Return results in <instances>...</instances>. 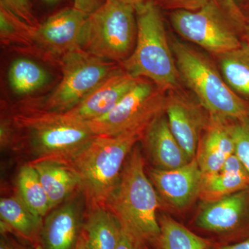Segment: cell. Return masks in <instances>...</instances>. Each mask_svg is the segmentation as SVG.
<instances>
[{"label": "cell", "mask_w": 249, "mask_h": 249, "mask_svg": "<svg viewBox=\"0 0 249 249\" xmlns=\"http://www.w3.org/2000/svg\"><path fill=\"white\" fill-rule=\"evenodd\" d=\"M160 8L170 11L178 10L196 11L204 6L209 0H153Z\"/></svg>", "instance_id": "obj_30"}, {"label": "cell", "mask_w": 249, "mask_h": 249, "mask_svg": "<svg viewBox=\"0 0 249 249\" xmlns=\"http://www.w3.org/2000/svg\"><path fill=\"white\" fill-rule=\"evenodd\" d=\"M167 93L150 80L141 78L106 115L85 123L95 135L117 136L146 129L164 112Z\"/></svg>", "instance_id": "obj_9"}, {"label": "cell", "mask_w": 249, "mask_h": 249, "mask_svg": "<svg viewBox=\"0 0 249 249\" xmlns=\"http://www.w3.org/2000/svg\"><path fill=\"white\" fill-rule=\"evenodd\" d=\"M170 45L181 81L210 115L226 121L249 117V103L229 88L209 57L176 39Z\"/></svg>", "instance_id": "obj_5"}, {"label": "cell", "mask_w": 249, "mask_h": 249, "mask_svg": "<svg viewBox=\"0 0 249 249\" xmlns=\"http://www.w3.org/2000/svg\"><path fill=\"white\" fill-rule=\"evenodd\" d=\"M149 175L160 196L175 209H186L200 196L204 175L196 158L176 169L154 168Z\"/></svg>", "instance_id": "obj_15"}, {"label": "cell", "mask_w": 249, "mask_h": 249, "mask_svg": "<svg viewBox=\"0 0 249 249\" xmlns=\"http://www.w3.org/2000/svg\"><path fill=\"white\" fill-rule=\"evenodd\" d=\"M48 72L30 59H16L10 65L8 80L10 88L18 96H27L40 89L49 80Z\"/></svg>", "instance_id": "obj_22"}, {"label": "cell", "mask_w": 249, "mask_h": 249, "mask_svg": "<svg viewBox=\"0 0 249 249\" xmlns=\"http://www.w3.org/2000/svg\"><path fill=\"white\" fill-rule=\"evenodd\" d=\"M137 36L128 58L119 64L135 78L150 80L162 91L181 89L179 75L160 7L153 0L135 6Z\"/></svg>", "instance_id": "obj_4"}, {"label": "cell", "mask_w": 249, "mask_h": 249, "mask_svg": "<svg viewBox=\"0 0 249 249\" xmlns=\"http://www.w3.org/2000/svg\"><path fill=\"white\" fill-rule=\"evenodd\" d=\"M219 173L230 174V175H240V174H249V175L242 160L235 153L227 157Z\"/></svg>", "instance_id": "obj_32"}, {"label": "cell", "mask_w": 249, "mask_h": 249, "mask_svg": "<svg viewBox=\"0 0 249 249\" xmlns=\"http://www.w3.org/2000/svg\"><path fill=\"white\" fill-rule=\"evenodd\" d=\"M196 231L231 245L249 236V188L207 202L195 221ZM202 234L200 236L202 235Z\"/></svg>", "instance_id": "obj_10"}, {"label": "cell", "mask_w": 249, "mask_h": 249, "mask_svg": "<svg viewBox=\"0 0 249 249\" xmlns=\"http://www.w3.org/2000/svg\"><path fill=\"white\" fill-rule=\"evenodd\" d=\"M236 6L246 18L249 19V0H233Z\"/></svg>", "instance_id": "obj_37"}, {"label": "cell", "mask_w": 249, "mask_h": 249, "mask_svg": "<svg viewBox=\"0 0 249 249\" xmlns=\"http://www.w3.org/2000/svg\"><path fill=\"white\" fill-rule=\"evenodd\" d=\"M34 29L0 6V38L5 47L28 53Z\"/></svg>", "instance_id": "obj_26"}, {"label": "cell", "mask_w": 249, "mask_h": 249, "mask_svg": "<svg viewBox=\"0 0 249 249\" xmlns=\"http://www.w3.org/2000/svg\"><path fill=\"white\" fill-rule=\"evenodd\" d=\"M11 115L17 131V146L27 147L34 157L31 163H65L96 137L85 123L29 103L11 111Z\"/></svg>", "instance_id": "obj_1"}, {"label": "cell", "mask_w": 249, "mask_h": 249, "mask_svg": "<svg viewBox=\"0 0 249 249\" xmlns=\"http://www.w3.org/2000/svg\"><path fill=\"white\" fill-rule=\"evenodd\" d=\"M150 248V247L142 243L138 239L131 235L127 231L122 229L120 241L116 249H149Z\"/></svg>", "instance_id": "obj_33"}, {"label": "cell", "mask_w": 249, "mask_h": 249, "mask_svg": "<svg viewBox=\"0 0 249 249\" xmlns=\"http://www.w3.org/2000/svg\"><path fill=\"white\" fill-rule=\"evenodd\" d=\"M88 16L73 6L52 15L34 28L28 53L58 64L67 53L80 49V36Z\"/></svg>", "instance_id": "obj_11"}, {"label": "cell", "mask_w": 249, "mask_h": 249, "mask_svg": "<svg viewBox=\"0 0 249 249\" xmlns=\"http://www.w3.org/2000/svg\"><path fill=\"white\" fill-rule=\"evenodd\" d=\"M18 193L31 211L43 218L51 209L49 197L41 183L38 174L31 163L19 170L18 177Z\"/></svg>", "instance_id": "obj_24"}, {"label": "cell", "mask_w": 249, "mask_h": 249, "mask_svg": "<svg viewBox=\"0 0 249 249\" xmlns=\"http://www.w3.org/2000/svg\"><path fill=\"white\" fill-rule=\"evenodd\" d=\"M231 17L242 26L247 32L249 19L241 12L233 0H214Z\"/></svg>", "instance_id": "obj_31"}, {"label": "cell", "mask_w": 249, "mask_h": 249, "mask_svg": "<svg viewBox=\"0 0 249 249\" xmlns=\"http://www.w3.org/2000/svg\"><path fill=\"white\" fill-rule=\"evenodd\" d=\"M245 37L246 38V42H247L249 45V35L245 36Z\"/></svg>", "instance_id": "obj_41"}, {"label": "cell", "mask_w": 249, "mask_h": 249, "mask_svg": "<svg viewBox=\"0 0 249 249\" xmlns=\"http://www.w3.org/2000/svg\"><path fill=\"white\" fill-rule=\"evenodd\" d=\"M231 121H229V128L233 139L235 153L249 173V116Z\"/></svg>", "instance_id": "obj_27"}, {"label": "cell", "mask_w": 249, "mask_h": 249, "mask_svg": "<svg viewBox=\"0 0 249 249\" xmlns=\"http://www.w3.org/2000/svg\"><path fill=\"white\" fill-rule=\"evenodd\" d=\"M249 188V174L230 175L218 173L204 176L200 196L210 202Z\"/></svg>", "instance_id": "obj_25"}, {"label": "cell", "mask_w": 249, "mask_h": 249, "mask_svg": "<svg viewBox=\"0 0 249 249\" xmlns=\"http://www.w3.org/2000/svg\"><path fill=\"white\" fill-rule=\"evenodd\" d=\"M233 153L235 145L229 121L211 116L195 157L201 173L204 176L219 173L227 157Z\"/></svg>", "instance_id": "obj_16"}, {"label": "cell", "mask_w": 249, "mask_h": 249, "mask_svg": "<svg viewBox=\"0 0 249 249\" xmlns=\"http://www.w3.org/2000/svg\"><path fill=\"white\" fill-rule=\"evenodd\" d=\"M1 232H9L34 249H40L43 218L34 213L18 195L0 200Z\"/></svg>", "instance_id": "obj_18"}, {"label": "cell", "mask_w": 249, "mask_h": 249, "mask_svg": "<svg viewBox=\"0 0 249 249\" xmlns=\"http://www.w3.org/2000/svg\"><path fill=\"white\" fill-rule=\"evenodd\" d=\"M0 143L1 149L9 148L18 145L17 131L15 127L11 113L1 116L0 124Z\"/></svg>", "instance_id": "obj_29"}, {"label": "cell", "mask_w": 249, "mask_h": 249, "mask_svg": "<svg viewBox=\"0 0 249 249\" xmlns=\"http://www.w3.org/2000/svg\"><path fill=\"white\" fill-rule=\"evenodd\" d=\"M0 249H34L9 232H1Z\"/></svg>", "instance_id": "obj_34"}, {"label": "cell", "mask_w": 249, "mask_h": 249, "mask_svg": "<svg viewBox=\"0 0 249 249\" xmlns=\"http://www.w3.org/2000/svg\"><path fill=\"white\" fill-rule=\"evenodd\" d=\"M0 6L31 27H37L40 24L34 14L30 0H0Z\"/></svg>", "instance_id": "obj_28"}, {"label": "cell", "mask_w": 249, "mask_h": 249, "mask_svg": "<svg viewBox=\"0 0 249 249\" xmlns=\"http://www.w3.org/2000/svg\"><path fill=\"white\" fill-rule=\"evenodd\" d=\"M29 163L38 174L52 210L63 204L78 188L80 189L78 175L66 163L55 160H40Z\"/></svg>", "instance_id": "obj_19"}, {"label": "cell", "mask_w": 249, "mask_h": 249, "mask_svg": "<svg viewBox=\"0 0 249 249\" xmlns=\"http://www.w3.org/2000/svg\"><path fill=\"white\" fill-rule=\"evenodd\" d=\"M145 129L117 136H96L65 163L79 178L88 208L105 206L115 190L127 157ZM63 163V162H62Z\"/></svg>", "instance_id": "obj_3"}, {"label": "cell", "mask_w": 249, "mask_h": 249, "mask_svg": "<svg viewBox=\"0 0 249 249\" xmlns=\"http://www.w3.org/2000/svg\"><path fill=\"white\" fill-rule=\"evenodd\" d=\"M219 71L227 84L242 99L249 103V45L217 55Z\"/></svg>", "instance_id": "obj_21"}, {"label": "cell", "mask_w": 249, "mask_h": 249, "mask_svg": "<svg viewBox=\"0 0 249 249\" xmlns=\"http://www.w3.org/2000/svg\"></svg>", "instance_id": "obj_43"}, {"label": "cell", "mask_w": 249, "mask_h": 249, "mask_svg": "<svg viewBox=\"0 0 249 249\" xmlns=\"http://www.w3.org/2000/svg\"><path fill=\"white\" fill-rule=\"evenodd\" d=\"M137 36L135 6L107 0L85 21L80 48L119 65L132 54Z\"/></svg>", "instance_id": "obj_6"}, {"label": "cell", "mask_w": 249, "mask_h": 249, "mask_svg": "<svg viewBox=\"0 0 249 249\" xmlns=\"http://www.w3.org/2000/svg\"><path fill=\"white\" fill-rule=\"evenodd\" d=\"M107 0H74L73 7L90 16L105 4Z\"/></svg>", "instance_id": "obj_35"}, {"label": "cell", "mask_w": 249, "mask_h": 249, "mask_svg": "<svg viewBox=\"0 0 249 249\" xmlns=\"http://www.w3.org/2000/svg\"><path fill=\"white\" fill-rule=\"evenodd\" d=\"M165 114L172 133L188 157H196L201 134L209 125L211 115L198 102L181 89L167 93Z\"/></svg>", "instance_id": "obj_12"}, {"label": "cell", "mask_w": 249, "mask_h": 249, "mask_svg": "<svg viewBox=\"0 0 249 249\" xmlns=\"http://www.w3.org/2000/svg\"><path fill=\"white\" fill-rule=\"evenodd\" d=\"M88 211L83 229L90 249H116L123 228L115 214L105 206H93Z\"/></svg>", "instance_id": "obj_20"}, {"label": "cell", "mask_w": 249, "mask_h": 249, "mask_svg": "<svg viewBox=\"0 0 249 249\" xmlns=\"http://www.w3.org/2000/svg\"><path fill=\"white\" fill-rule=\"evenodd\" d=\"M247 35H249V22L248 28H247V35H246V36H247Z\"/></svg>", "instance_id": "obj_42"}, {"label": "cell", "mask_w": 249, "mask_h": 249, "mask_svg": "<svg viewBox=\"0 0 249 249\" xmlns=\"http://www.w3.org/2000/svg\"><path fill=\"white\" fill-rule=\"evenodd\" d=\"M173 29L185 40L217 55L240 48L247 32L214 0L196 11L170 12Z\"/></svg>", "instance_id": "obj_7"}, {"label": "cell", "mask_w": 249, "mask_h": 249, "mask_svg": "<svg viewBox=\"0 0 249 249\" xmlns=\"http://www.w3.org/2000/svg\"><path fill=\"white\" fill-rule=\"evenodd\" d=\"M140 79L129 74L119 65L83 101L62 114L83 123L99 119L115 107Z\"/></svg>", "instance_id": "obj_14"}, {"label": "cell", "mask_w": 249, "mask_h": 249, "mask_svg": "<svg viewBox=\"0 0 249 249\" xmlns=\"http://www.w3.org/2000/svg\"><path fill=\"white\" fill-rule=\"evenodd\" d=\"M75 249H90L88 237H87L84 229H83V231L81 232V235H80L79 239H78Z\"/></svg>", "instance_id": "obj_38"}, {"label": "cell", "mask_w": 249, "mask_h": 249, "mask_svg": "<svg viewBox=\"0 0 249 249\" xmlns=\"http://www.w3.org/2000/svg\"><path fill=\"white\" fill-rule=\"evenodd\" d=\"M85 196H72L49 212L42 224L40 249H75L84 227Z\"/></svg>", "instance_id": "obj_13"}, {"label": "cell", "mask_w": 249, "mask_h": 249, "mask_svg": "<svg viewBox=\"0 0 249 249\" xmlns=\"http://www.w3.org/2000/svg\"><path fill=\"white\" fill-rule=\"evenodd\" d=\"M158 196L145 171L140 146L136 145L124 162L120 178L106 207L123 229L150 247H157L160 227Z\"/></svg>", "instance_id": "obj_2"}, {"label": "cell", "mask_w": 249, "mask_h": 249, "mask_svg": "<svg viewBox=\"0 0 249 249\" xmlns=\"http://www.w3.org/2000/svg\"><path fill=\"white\" fill-rule=\"evenodd\" d=\"M142 139L157 168L176 169L192 160L172 133L165 111L148 124Z\"/></svg>", "instance_id": "obj_17"}, {"label": "cell", "mask_w": 249, "mask_h": 249, "mask_svg": "<svg viewBox=\"0 0 249 249\" xmlns=\"http://www.w3.org/2000/svg\"><path fill=\"white\" fill-rule=\"evenodd\" d=\"M114 1L124 3V4L133 5V6H137V4H140V3L147 1V0H114Z\"/></svg>", "instance_id": "obj_39"}, {"label": "cell", "mask_w": 249, "mask_h": 249, "mask_svg": "<svg viewBox=\"0 0 249 249\" xmlns=\"http://www.w3.org/2000/svg\"><path fill=\"white\" fill-rule=\"evenodd\" d=\"M58 65L62 76L56 88L39 102L29 104L50 112H67L119 67L116 62L98 58L81 49L62 57Z\"/></svg>", "instance_id": "obj_8"}, {"label": "cell", "mask_w": 249, "mask_h": 249, "mask_svg": "<svg viewBox=\"0 0 249 249\" xmlns=\"http://www.w3.org/2000/svg\"><path fill=\"white\" fill-rule=\"evenodd\" d=\"M160 235L157 249H208L210 243L204 237L168 215L159 217Z\"/></svg>", "instance_id": "obj_23"}, {"label": "cell", "mask_w": 249, "mask_h": 249, "mask_svg": "<svg viewBox=\"0 0 249 249\" xmlns=\"http://www.w3.org/2000/svg\"><path fill=\"white\" fill-rule=\"evenodd\" d=\"M42 1H45L47 4H53L55 3L58 2L59 0H42Z\"/></svg>", "instance_id": "obj_40"}, {"label": "cell", "mask_w": 249, "mask_h": 249, "mask_svg": "<svg viewBox=\"0 0 249 249\" xmlns=\"http://www.w3.org/2000/svg\"><path fill=\"white\" fill-rule=\"evenodd\" d=\"M208 249H249V236L245 240L222 246H210Z\"/></svg>", "instance_id": "obj_36"}]
</instances>
